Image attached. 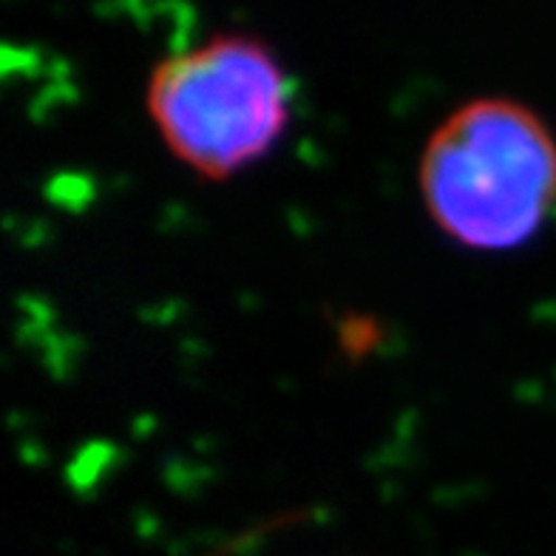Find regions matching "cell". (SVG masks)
<instances>
[{
  "label": "cell",
  "instance_id": "obj_2",
  "mask_svg": "<svg viewBox=\"0 0 556 556\" xmlns=\"http://www.w3.org/2000/svg\"><path fill=\"white\" fill-rule=\"evenodd\" d=\"M146 111L182 168L227 182L267 160L287 137L293 86L267 43L216 35L151 68Z\"/></svg>",
  "mask_w": 556,
  "mask_h": 556
},
{
  "label": "cell",
  "instance_id": "obj_1",
  "mask_svg": "<svg viewBox=\"0 0 556 556\" xmlns=\"http://www.w3.org/2000/svg\"><path fill=\"white\" fill-rule=\"evenodd\" d=\"M417 193L429 222L457 248H522L556 207L554 131L514 97H475L426 137Z\"/></svg>",
  "mask_w": 556,
  "mask_h": 556
}]
</instances>
